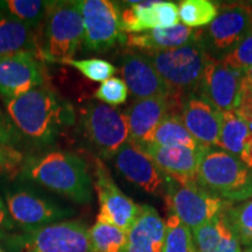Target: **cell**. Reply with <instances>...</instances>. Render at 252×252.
Masks as SVG:
<instances>
[{
	"instance_id": "60d3db41",
	"label": "cell",
	"mask_w": 252,
	"mask_h": 252,
	"mask_svg": "<svg viewBox=\"0 0 252 252\" xmlns=\"http://www.w3.org/2000/svg\"><path fill=\"white\" fill-rule=\"evenodd\" d=\"M250 11H251V23H252V4L250 5Z\"/></svg>"
},
{
	"instance_id": "74e56055",
	"label": "cell",
	"mask_w": 252,
	"mask_h": 252,
	"mask_svg": "<svg viewBox=\"0 0 252 252\" xmlns=\"http://www.w3.org/2000/svg\"><path fill=\"white\" fill-rule=\"evenodd\" d=\"M236 111L241 116H252V87L247 81H244L243 93Z\"/></svg>"
},
{
	"instance_id": "8d00e7d4",
	"label": "cell",
	"mask_w": 252,
	"mask_h": 252,
	"mask_svg": "<svg viewBox=\"0 0 252 252\" xmlns=\"http://www.w3.org/2000/svg\"><path fill=\"white\" fill-rule=\"evenodd\" d=\"M14 229V223L9 216L7 207L0 196V241L11 238V232Z\"/></svg>"
},
{
	"instance_id": "9c48e42d",
	"label": "cell",
	"mask_w": 252,
	"mask_h": 252,
	"mask_svg": "<svg viewBox=\"0 0 252 252\" xmlns=\"http://www.w3.org/2000/svg\"><path fill=\"white\" fill-rule=\"evenodd\" d=\"M251 31L250 5H220L213 23L200 30V41L213 59L222 60L230 54Z\"/></svg>"
},
{
	"instance_id": "f35d334b",
	"label": "cell",
	"mask_w": 252,
	"mask_h": 252,
	"mask_svg": "<svg viewBox=\"0 0 252 252\" xmlns=\"http://www.w3.org/2000/svg\"><path fill=\"white\" fill-rule=\"evenodd\" d=\"M245 81H247L248 84H250L252 87V67L249 68L247 71H245Z\"/></svg>"
},
{
	"instance_id": "ac0fdd59",
	"label": "cell",
	"mask_w": 252,
	"mask_h": 252,
	"mask_svg": "<svg viewBox=\"0 0 252 252\" xmlns=\"http://www.w3.org/2000/svg\"><path fill=\"white\" fill-rule=\"evenodd\" d=\"M121 11V27L124 34H139L156 28L179 25V7L172 1H127Z\"/></svg>"
},
{
	"instance_id": "7c38bea8",
	"label": "cell",
	"mask_w": 252,
	"mask_h": 252,
	"mask_svg": "<svg viewBox=\"0 0 252 252\" xmlns=\"http://www.w3.org/2000/svg\"><path fill=\"white\" fill-rule=\"evenodd\" d=\"M99 212L97 222L106 223L128 232L139 216L141 206L125 195L113 181L110 171L100 159L94 161V182Z\"/></svg>"
},
{
	"instance_id": "52a82bcc",
	"label": "cell",
	"mask_w": 252,
	"mask_h": 252,
	"mask_svg": "<svg viewBox=\"0 0 252 252\" xmlns=\"http://www.w3.org/2000/svg\"><path fill=\"white\" fill-rule=\"evenodd\" d=\"M165 200L172 215L178 217L190 231L210 222L232 203L208 193L197 181L166 179Z\"/></svg>"
},
{
	"instance_id": "d6a6232c",
	"label": "cell",
	"mask_w": 252,
	"mask_h": 252,
	"mask_svg": "<svg viewBox=\"0 0 252 252\" xmlns=\"http://www.w3.org/2000/svg\"><path fill=\"white\" fill-rule=\"evenodd\" d=\"M128 89L125 82L119 77H111L104 81L94 91V98L110 106L121 105L127 99Z\"/></svg>"
},
{
	"instance_id": "9a60e30c",
	"label": "cell",
	"mask_w": 252,
	"mask_h": 252,
	"mask_svg": "<svg viewBox=\"0 0 252 252\" xmlns=\"http://www.w3.org/2000/svg\"><path fill=\"white\" fill-rule=\"evenodd\" d=\"M112 159L117 171L128 182L143 189L147 194H163L167 178L137 144L128 140Z\"/></svg>"
},
{
	"instance_id": "6da1fadb",
	"label": "cell",
	"mask_w": 252,
	"mask_h": 252,
	"mask_svg": "<svg viewBox=\"0 0 252 252\" xmlns=\"http://www.w3.org/2000/svg\"><path fill=\"white\" fill-rule=\"evenodd\" d=\"M2 103L21 138L35 146H50L76 123L74 106L46 87L35 88L17 98H2Z\"/></svg>"
},
{
	"instance_id": "5bb4252c",
	"label": "cell",
	"mask_w": 252,
	"mask_h": 252,
	"mask_svg": "<svg viewBox=\"0 0 252 252\" xmlns=\"http://www.w3.org/2000/svg\"><path fill=\"white\" fill-rule=\"evenodd\" d=\"M46 70L34 53L23 52L0 56V94L17 98L35 88L45 87Z\"/></svg>"
},
{
	"instance_id": "7bdbcfd3",
	"label": "cell",
	"mask_w": 252,
	"mask_h": 252,
	"mask_svg": "<svg viewBox=\"0 0 252 252\" xmlns=\"http://www.w3.org/2000/svg\"><path fill=\"white\" fill-rule=\"evenodd\" d=\"M0 252H5V251H2V250H1V249H0Z\"/></svg>"
},
{
	"instance_id": "1f68e13d",
	"label": "cell",
	"mask_w": 252,
	"mask_h": 252,
	"mask_svg": "<svg viewBox=\"0 0 252 252\" xmlns=\"http://www.w3.org/2000/svg\"><path fill=\"white\" fill-rule=\"evenodd\" d=\"M62 64H68L74 67L81 72L83 76L93 82H102L111 78L117 71V68L103 59H84V60H65Z\"/></svg>"
},
{
	"instance_id": "4dcf8cb0",
	"label": "cell",
	"mask_w": 252,
	"mask_h": 252,
	"mask_svg": "<svg viewBox=\"0 0 252 252\" xmlns=\"http://www.w3.org/2000/svg\"><path fill=\"white\" fill-rule=\"evenodd\" d=\"M162 252H196L190 229L174 215L169 216L166 222Z\"/></svg>"
},
{
	"instance_id": "e575fe53",
	"label": "cell",
	"mask_w": 252,
	"mask_h": 252,
	"mask_svg": "<svg viewBox=\"0 0 252 252\" xmlns=\"http://www.w3.org/2000/svg\"><path fill=\"white\" fill-rule=\"evenodd\" d=\"M24 162V156L15 147L0 141V174L13 172Z\"/></svg>"
},
{
	"instance_id": "e0dca14e",
	"label": "cell",
	"mask_w": 252,
	"mask_h": 252,
	"mask_svg": "<svg viewBox=\"0 0 252 252\" xmlns=\"http://www.w3.org/2000/svg\"><path fill=\"white\" fill-rule=\"evenodd\" d=\"M121 72L123 81L133 100L151 97H172L166 82L154 68L145 53L127 52L122 56Z\"/></svg>"
},
{
	"instance_id": "f1b7e54d",
	"label": "cell",
	"mask_w": 252,
	"mask_h": 252,
	"mask_svg": "<svg viewBox=\"0 0 252 252\" xmlns=\"http://www.w3.org/2000/svg\"><path fill=\"white\" fill-rule=\"evenodd\" d=\"M178 7L179 18L189 28L208 26L219 13V6L209 0H184Z\"/></svg>"
},
{
	"instance_id": "603a6c76",
	"label": "cell",
	"mask_w": 252,
	"mask_h": 252,
	"mask_svg": "<svg viewBox=\"0 0 252 252\" xmlns=\"http://www.w3.org/2000/svg\"><path fill=\"white\" fill-rule=\"evenodd\" d=\"M224 212L191 231L196 252H244Z\"/></svg>"
},
{
	"instance_id": "5b68a950",
	"label": "cell",
	"mask_w": 252,
	"mask_h": 252,
	"mask_svg": "<svg viewBox=\"0 0 252 252\" xmlns=\"http://www.w3.org/2000/svg\"><path fill=\"white\" fill-rule=\"evenodd\" d=\"M83 37L84 24L78 1H55L40 34L39 58L56 63L74 59Z\"/></svg>"
},
{
	"instance_id": "83f0119b",
	"label": "cell",
	"mask_w": 252,
	"mask_h": 252,
	"mask_svg": "<svg viewBox=\"0 0 252 252\" xmlns=\"http://www.w3.org/2000/svg\"><path fill=\"white\" fill-rule=\"evenodd\" d=\"M89 235L94 252H126L127 232L117 226L96 222Z\"/></svg>"
},
{
	"instance_id": "ffe728a7",
	"label": "cell",
	"mask_w": 252,
	"mask_h": 252,
	"mask_svg": "<svg viewBox=\"0 0 252 252\" xmlns=\"http://www.w3.org/2000/svg\"><path fill=\"white\" fill-rule=\"evenodd\" d=\"M138 146L156 163L166 178L176 181H196L198 162L202 150L188 147H163L152 144H139Z\"/></svg>"
},
{
	"instance_id": "b9f144b4",
	"label": "cell",
	"mask_w": 252,
	"mask_h": 252,
	"mask_svg": "<svg viewBox=\"0 0 252 252\" xmlns=\"http://www.w3.org/2000/svg\"><path fill=\"white\" fill-rule=\"evenodd\" d=\"M244 252H252V249H247Z\"/></svg>"
},
{
	"instance_id": "cb8c5ba5",
	"label": "cell",
	"mask_w": 252,
	"mask_h": 252,
	"mask_svg": "<svg viewBox=\"0 0 252 252\" xmlns=\"http://www.w3.org/2000/svg\"><path fill=\"white\" fill-rule=\"evenodd\" d=\"M220 149L232 154L252 169V133L236 110L222 113Z\"/></svg>"
},
{
	"instance_id": "3957f363",
	"label": "cell",
	"mask_w": 252,
	"mask_h": 252,
	"mask_svg": "<svg viewBox=\"0 0 252 252\" xmlns=\"http://www.w3.org/2000/svg\"><path fill=\"white\" fill-rule=\"evenodd\" d=\"M196 181L225 202L239 203L252 198V169L220 147L202 150Z\"/></svg>"
},
{
	"instance_id": "2e32d148",
	"label": "cell",
	"mask_w": 252,
	"mask_h": 252,
	"mask_svg": "<svg viewBox=\"0 0 252 252\" xmlns=\"http://www.w3.org/2000/svg\"><path fill=\"white\" fill-rule=\"evenodd\" d=\"M179 113L186 128L201 146L220 147L222 111L197 94H190L181 100Z\"/></svg>"
},
{
	"instance_id": "ba28073f",
	"label": "cell",
	"mask_w": 252,
	"mask_h": 252,
	"mask_svg": "<svg viewBox=\"0 0 252 252\" xmlns=\"http://www.w3.org/2000/svg\"><path fill=\"white\" fill-rule=\"evenodd\" d=\"M4 196L12 220L25 232L35 231L72 215L70 208L60 206L43 193L25 184L6 187Z\"/></svg>"
},
{
	"instance_id": "d590c367",
	"label": "cell",
	"mask_w": 252,
	"mask_h": 252,
	"mask_svg": "<svg viewBox=\"0 0 252 252\" xmlns=\"http://www.w3.org/2000/svg\"><path fill=\"white\" fill-rule=\"evenodd\" d=\"M21 135L12 124L11 119L4 110L0 108V141L8 146L15 147L20 146Z\"/></svg>"
},
{
	"instance_id": "ab89813d",
	"label": "cell",
	"mask_w": 252,
	"mask_h": 252,
	"mask_svg": "<svg viewBox=\"0 0 252 252\" xmlns=\"http://www.w3.org/2000/svg\"><path fill=\"white\" fill-rule=\"evenodd\" d=\"M242 117H243L244 121L247 122L249 130H250V132L252 133V116H242Z\"/></svg>"
},
{
	"instance_id": "d4e9b609",
	"label": "cell",
	"mask_w": 252,
	"mask_h": 252,
	"mask_svg": "<svg viewBox=\"0 0 252 252\" xmlns=\"http://www.w3.org/2000/svg\"><path fill=\"white\" fill-rule=\"evenodd\" d=\"M36 30L0 14V56L30 52L39 56Z\"/></svg>"
},
{
	"instance_id": "4fadbf2b",
	"label": "cell",
	"mask_w": 252,
	"mask_h": 252,
	"mask_svg": "<svg viewBox=\"0 0 252 252\" xmlns=\"http://www.w3.org/2000/svg\"><path fill=\"white\" fill-rule=\"evenodd\" d=\"M244 81L245 71L226 64L223 60L212 59L204 69L196 94L220 111H234L238 108Z\"/></svg>"
},
{
	"instance_id": "484cf974",
	"label": "cell",
	"mask_w": 252,
	"mask_h": 252,
	"mask_svg": "<svg viewBox=\"0 0 252 252\" xmlns=\"http://www.w3.org/2000/svg\"><path fill=\"white\" fill-rule=\"evenodd\" d=\"M141 144H152L163 147L184 146L195 151L204 149L189 133L178 111L169 112Z\"/></svg>"
},
{
	"instance_id": "7402d4cb",
	"label": "cell",
	"mask_w": 252,
	"mask_h": 252,
	"mask_svg": "<svg viewBox=\"0 0 252 252\" xmlns=\"http://www.w3.org/2000/svg\"><path fill=\"white\" fill-rule=\"evenodd\" d=\"M200 39V30L189 28L185 25H176L171 28H156L139 34L126 35L125 45L147 52H160L188 45Z\"/></svg>"
},
{
	"instance_id": "836d02e7",
	"label": "cell",
	"mask_w": 252,
	"mask_h": 252,
	"mask_svg": "<svg viewBox=\"0 0 252 252\" xmlns=\"http://www.w3.org/2000/svg\"><path fill=\"white\" fill-rule=\"evenodd\" d=\"M226 64L242 71L252 67V31L230 54L222 59Z\"/></svg>"
},
{
	"instance_id": "8992f818",
	"label": "cell",
	"mask_w": 252,
	"mask_h": 252,
	"mask_svg": "<svg viewBox=\"0 0 252 252\" xmlns=\"http://www.w3.org/2000/svg\"><path fill=\"white\" fill-rule=\"evenodd\" d=\"M78 133L84 145L103 159H112L130 140L124 111L99 102H89L82 106Z\"/></svg>"
},
{
	"instance_id": "30bf717a",
	"label": "cell",
	"mask_w": 252,
	"mask_h": 252,
	"mask_svg": "<svg viewBox=\"0 0 252 252\" xmlns=\"http://www.w3.org/2000/svg\"><path fill=\"white\" fill-rule=\"evenodd\" d=\"M84 24V49L103 53L117 43H125L121 27V9L109 0H78Z\"/></svg>"
},
{
	"instance_id": "8fae6325",
	"label": "cell",
	"mask_w": 252,
	"mask_h": 252,
	"mask_svg": "<svg viewBox=\"0 0 252 252\" xmlns=\"http://www.w3.org/2000/svg\"><path fill=\"white\" fill-rule=\"evenodd\" d=\"M23 252H94L89 229L78 220H61L14 239Z\"/></svg>"
},
{
	"instance_id": "7a4b0ae2",
	"label": "cell",
	"mask_w": 252,
	"mask_h": 252,
	"mask_svg": "<svg viewBox=\"0 0 252 252\" xmlns=\"http://www.w3.org/2000/svg\"><path fill=\"white\" fill-rule=\"evenodd\" d=\"M20 179L78 204H88L93 200L94 182L89 166L81 156L69 151L54 150L26 158Z\"/></svg>"
},
{
	"instance_id": "d6986e66",
	"label": "cell",
	"mask_w": 252,
	"mask_h": 252,
	"mask_svg": "<svg viewBox=\"0 0 252 252\" xmlns=\"http://www.w3.org/2000/svg\"><path fill=\"white\" fill-rule=\"evenodd\" d=\"M180 105L172 97H151V98L132 100L124 113L128 126L130 141L139 145L146 140L159 123L175 111V106Z\"/></svg>"
},
{
	"instance_id": "f546056e",
	"label": "cell",
	"mask_w": 252,
	"mask_h": 252,
	"mask_svg": "<svg viewBox=\"0 0 252 252\" xmlns=\"http://www.w3.org/2000/svg\"><path fill=\"white\" fill-rule=\"evenodd\" d=\"M224 214L242 247L252 249V198L235 206L231 204Z\"/></svg>"
},
{
	"instance_id": "4316f807",
	"label": "cell",
	"mask_w": 252,
	"mask_h": 252,
	"mask_svg": "<svg viewBox=\"0 0 252 252\" xmlns=\"http://www.w3.org/2000/svg\"><path fill=\"white\" fill-rule=\"evenodd\" d=\"M54 4L43 0H0V14L36 30L45 23Z\"/></svg>"
},
{
	"instance_id": "44dd1931",
	"label": "cell",
	"mask_w": 252,
	"mask_h": 252,
	"mask_svg": "<svg viewBox=\"0 0 252 252\" xmlns=\"http://www.w3.org/2000/svg\"><path fill=\"white\" fill-rule=\"evenodd\" d=\"M166 222L153 207L144 204L127 232L126 252H162Z\"/></svg>"
},
{
	"instance_id": "277c9868",
	"label": "cell",
	"mask_w": 252,
	"mask_h": 252,
	"mask_svg": "<svg viewBox=\"0 0 252 252\" xmlns=\"http://www.w3.org/2000/svg\"><path fill=\"white\" fill-rule=\"evenodd\" d=\"M171 90L173 98L181 103L186 96L196 94L207 64L213 58L200 39L188 45L160 52L145 53Z\"/></svg>"
}]
</instances>
